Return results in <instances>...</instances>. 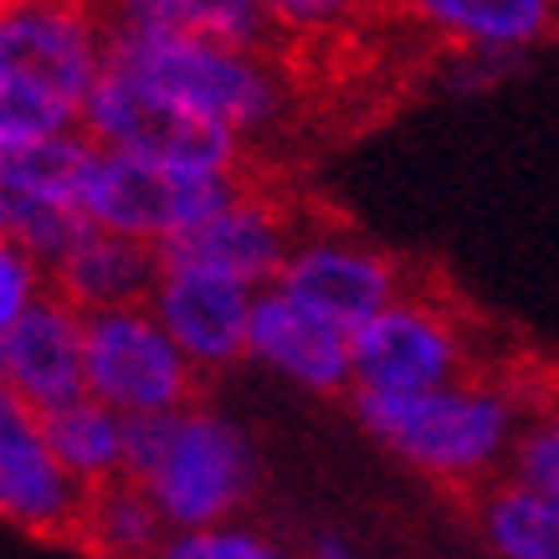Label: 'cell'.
<instances>
[{
    "label": "cell",
    "mask_w": 559,
    "mask_h": 559,
    "mask_svg": "<svg viewBox=\"0 0 559 559\" xmlns=\"http://www.w3.org/2000/svg\"><path fill=\"white\" fill-rule=\"evenodd\" d=\"M534 390L503 374H462L416 395H349L355 421L411 473L447 488H488L509 477L513 441L524 431Z\"/></svg>",
    "instance_id": "cell-1"
},
{
    "label": "cell",
    "mask_w": 559,
    "mask_h": 559,
    "mask_svg": "<svg viewBox=\"0 0 559 559\" xmlns=\"http://www.w3.org/2000/svg\"><path fill=\"white\" fill-rule=\"evenodd\" d=\"M108 68L93 0L0 5V144L83 134V108Z\"/></svg>",
    "instance_id": "cell-2"
},
{
    "label": "cell",
    "mask_w": 559,
    "mask_h": 559,
    "mask_svg": "<svg viewBox=\"0 0 559 559\" xmlns=\"http://www.w3.org/2000/svg\"><path fill=\"white\" fill-rule=\"evenodd\" d=\"M129 477L150 492L170 534L231 524L262 488L252 431L231 411L190 401L180 411L129 421Z\"/></svg>",
    "instance_id": "cell-3"
},
{
    "label": "cell",
    "mask_w": 559,
    "mask_h": 559,
    "mask_svg": "<svg viewBox=\"0 0 559 559\" xmlns=\"http://www.w3.org/2000/svg\"><path fill=\"white\" fill-rule=\"evenodd\" d=\"M108 62L129 68L139 83L190 108L195 119L237 134L247 150L257 139L277 134L293 108V78L267 47H231V41H205V36L108 32Z\"/></svg>",
    "instance_id": "cell-4"
},
{
    "label": "cell",
    "mask_w": 559,
    "mask_h": 559,
    "mask_svg": "<svg viewBox=\"0 0 559 559\" xmlns=\"http://www.w3.org/2000/svg\"><path fill=\"white\" fill-rule=\"evenodd\" d=\"M241 186L247 175L180 170V165H150V159L98 150L83 180V216L98 231L170 247L186 231H195L205 216H216Z\"/></svg>",
    "instance_id": "cell-5"
},
{
    "label": "cell",
    "mask_w": 559,
    "mask_h": 559,
    "mask_svg": "<svg viewBox=\"0 0 559 559\" xmlns=\"http://www.w3.org/2000/svg\"><path fill=\"white\" fill-rule=\"evenodd\" d=\"M83 134L93 139V150L150 159V165H180V170L241 175V159H247V144L237 134L195 119L190 108L154 93L150 83H139L119 62L103 68L83 108Z\"/></svg>",
    "instance_id": "cell-6"
},
{
    "label": "cell",
    "mask_w": 559,
    "mask_h": 559,
    "mask_svg": "<svg viewBox=\"0 0 559 559\" xmlns=\"http://www.w3.org/2000/svg\"><path fill=\"white\" fill-rule=\"evenodd\" d=\"M83 374L87 395L114 406L123 421H150L195 401L201 374L165 334V323L139 308H108L83 319Z\"/></svg>",
    "instance_id": "cell-7"
},
{
    "label": "cell",
    "mask_w": 559,
    "mask_h": 559,
    "mask_svg": "<svg viewBox=\"0 0 559 559\" xmlns=\"http://www.w3.org/2000/svg\"><path fill=\"white\" fill-rule=\"evenodd\" d=\"M473 374V334L431 293H401L355 329V390L349 395H416Z\"/></svg>",
    "instance_id": "cell-8"
},
{
    "label": "cell",
    "mask_w": 559,
    "mask_h": 559,
    "mask_svg": "<svg viewBox=\"0 0 559 559\" xmlns=\"http://www.w3.org/2000/svg\"><path fill=\"white\" fill-rule=\"evenodd\" d=\"M272 288H283L304 308L355 334L359 323H370L380 308H390L406 293V272L395 257H385L374 241L355 237V231L304 226Z\"/></svg>",
    "instance_id": "cell-9"
},
{
    "label": "cell",
    "mask_w": 559,
    "mask_h": 559,
    "mask_svg": "<svg viewBox=\"0 0 559 559\" xmlns=\"http://www.w3.org/2000/svg\"><path fill=\"white\" fill-rule=\"evenodd\" d=\"M87 488L72 483L47 441L41 411H32L11 385H0V524L72 539Z\"/></svg>",
    "instance_id": "cell-10"
},
{
    "label": "cell",
    "mask_w": 559,
    "mask_h": 559,
    "mask_svg": "<svg viewBox=\"0 0 559 559\" xmlns=\"http://www.w3.org/2000/svg\"><path fill=\"white\" fill-rule=\"evenodd\" d=\"M252 308L257 288L205 267H180V262H165L150 293V313L165 323V334L180 344L195 374H226L247 359Z\"/></svg>",
    "instance_id": "cell-11"
},
{
    "label": "cell",
    "mask_w": 559,
    "mask_h": 559,
    "mask_svg": "<svg viewBox=\"0 0 559 559\" xmlns=\"http://www.w3.org/2000/svg\"><path fill=\"white\" fill-rule=\"evenodd\" d=\"M298 231H304L298 216L277 195L241 186L216 216H205L195 231H186L170 247H159V257L180 262V267H205V272H221V277H237V283L262 293L277 283Z\"/></svg>",
    "instance_id": "cell-12"
},
{
    "label": "cell",
    "mask_w": 559,
    "mask_h": 559,
    "mask_svg": "<svg viewBox=\"0 0 559 559\" xmlns=\"http://www.w3.org/2000/svg\"><path fill=\"white\" fill-rule=\"evenodd\" d=\"M247 359L308 395H349L355 390V334L304 308L283 288L257 293Z\"/></svg>",
    "instance_id": "cell-13"
},
{
    "label": "cell",
    "mask_w": 559,
    "mask_h": 559,
    "mask_svg": "<svg viewBox=\"0 0 559 559\" xmlns=\"http://www.w3.org/2000/svg\"><path fill=\"white\" fill-rule=\"evenodd\" d=\"M0 385H11L41 416L87 395L83 313L62 293H47L11 329H0Z\"/></svg>",
    "instance_id": "cell-14"
},
{
    "label": "cell",
    "mask_w": 559,
    "mask_h": 559,
    "mask_svg": "<svg viewBox=\"0 0 559 559\" xmlns=\"http://www.w3.org/2000/svg\"><path fill=\"white\" fill-rule=\"evenodd\" d=\"M395 11L447 51H483L509 62L559 32V0H395Z\"/></svg>",
    "instance_id": "cell-15"
},
{
    "label": "cell",
    "mask_w": 559,
    "mask_h": 559,
    "mask_svg": "<svg viewBox=\"0 0 559 559\" xmlns=\"http://www.w3.org/2000/svg\"><path fill=\"white\" fill-rule=\"evenodd\" d=\"M159 272H165L159 247L93 226V231L51 267V293H62L87 319V313H108V308L150 304Z\"/></svg>",
    "instance_id": "cell-16"
},
{
    "label": "cell",
    "mask_w": 559,
    "mask_h": 559,
    "mask_svg": "<svg viewBox=\"0 0 559 559\" xmlns=\"http://www.w3.org/2000/svg\"><path fill=\"white\" fill-rule=\"evenodd\" d=\"M108 32L134 36H205L231 47H267L262 0H93Z\"/></svg>",
    "instance_id": "cell-17"
},
{
    "label": "cell",
    "mask_w": 559,
    "mask_h": 559,
    "mask_svg": "<svg viewBox=\"0 0 559 559\" xmlns=\"http://www.w3.org/2000/svg\"><path fill=\"white\" fill-rule=\"evenodd\" d=\"M41 421H47V441H51V452H57V462L87 492L129 477V421L114 406L83 395V401L51 411Z\"/></svg>",
    "instance_id": "cell-18"
},
{
    "label": "cell",
    "mask_w": 559,
    "mask_h": 559,
    "mask_svg": "<svg viewBox=\"0 0 559 559\" xmlns=\"http://www.w3.org/2000/svg\"><path fill=\"white\" fill-rule=\"evenodd\" d=\"M165 539H170V528L134 477L87 492L78 534H72V544H83L93 559H159Z\"/></svg>",
    "instance_id": "cell-19"
},
{
    "label": "cell",
    "mask_w": 559,
    "mask_h": 559,
    "mask_svg": "<svg viewBox=\"0 0 559 559\" xmlns=\"http://www.w3.org/2000/svg\"><path fill=\"white\" fill-rule=\"evenodd\" d=\"M477 528L498 559H559V498L498 477L477 492Z\"/></svg>",
    "instance_id": "cell-20"
},
{
    "label": "cell",
    "mask_w": 559,
    "mask_h": 559,
    "mask_svg": "<svg viewBox=\"0 0 559 559\" xmlns=\"http://www.w3.org/2000/svg\"><path fill=\"white\" fill-rule=\"evenodd\" d=\"M509 477L559 498V385L534 390L524 431H519V441H513Z\"/></svg>",
    "instance_id": "cell-21"
},
{
    "label": "cell",
    "mask_w": 559,
    "mask_h": 559,
    "mask_svg": "<svg viewBox=\"0 0 559 559\" xmlns=\"http://www.w3.org/2000/svg\"><path fill=\"white\" fill-rule=\"evenodd\" d=\"M159 559H304V555H293L288 544H277L272 534L247 524V519H231V524H216V528L170 534Z\"/></svg>",
    "instance_id": "cell-22"
},
{
    "label": "cell",
    "mask_w": 559,
    "mask_h": 559,
    "mask_svg": "<svg viewBox=\"0 0 559 559\" xmlns=\"http://www.w3.org/2000/svg\"><path fill=\"white\" fill-rule=\"evenodd\" d=\"M374 0H262L272 36H293V41H329V36L349 32L365 21Z\"/></svg>",
    "instance_id": "cell-23"
},
{
    "label": "cell",
    "mask_w": 559,
    "mask_h": 559,
    "mask_svg": "<svg viewBox=\"0 0 559 559\" xmlns=\"http://www.w3.org/2000/svg\"><path fill=\"white\" fill-rule=\"evenodd\" d=\"M47 293H51V272L41 267L21 241L0 237V329H11V323L32 304H41Z\"/></svg>",
    "instance_id": "cell-24"
},
{
    "label": "cell",
    "mask_w": 559,
    "mask_h": 559,
    "mask_svg": "<svg viewBox=\"0 0 559 559\" xmlns=\"http://www.w3.org/2000/svg\"><path fill=\"white\" fill-rule=\"evenodd\" d=\"M304 559H365V555H359V549L344 539V534H313Z\"/></svg>",
    "instance_id": "cell-25"
},
{
    "label": "cell",
    "mask_w": 559,
    "mask_h": 559,
    "mask_svg": "<svg viewBox=\"0 0 559 559\" xmlns=\"http://www.w3.org/2000/svg\"><path fill=\"white\" fill-rule=\"evenodd\" d=\"M0 237H11V190H5V175H0Z\"/></svg>",
    "instance_id": "cell-26"
},
{
    "label": "cell",
    "mask_w": 559,
    "mask_h": 559,
    "mask_svg": "<svg viewBox=\"0 0 559 559\" xmlns=\"http://www.w3.org/2000/svg\"><path fill=\"white\" fill-rule=\"evenodd\" d=\"M0 5H11V0H0Z\"/></svg>",
    "instance_id": "cell-27"
}]
</instances>
